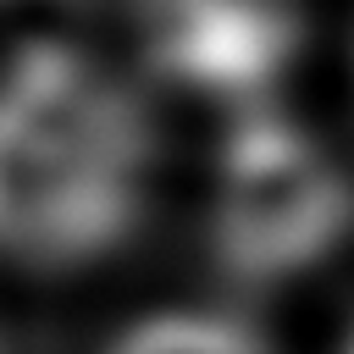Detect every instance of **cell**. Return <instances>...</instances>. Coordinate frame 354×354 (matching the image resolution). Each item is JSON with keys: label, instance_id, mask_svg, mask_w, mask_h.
<instances>
[{"label": "cell", "instance_id": "cell-4", "mask_svg": "<svg viewBox=\"0 0 354 354\" xmlns=\"http://www.w3.org/2000/svg\"><path fill=\"white\" fill-rule=\"evenodd\" d=\"M111 354H271L254 326L216 310H171L133 326Z\"/></svg>", "mask_w": 354, "mask_h": 354}, {"label": "cell", "instance_id": "cell-1", "mask_svg": "<svg viewBox=\"0 0 354 354\" xmlns=\"http://www.w3.org/2000/svg\"><path fill=\"white\" fill-rule=\"evenodd\" d=\"M149 160V111L100 55L22 44L0 66V260L66 271L122 249Z\"/></svg>", "mask_w": 354, "mask_h": 354}, {"label": "cell", "instance_id": "cell-5", "mask_svg": "<svg viewBox=\"0 0 354 354\" xmlns=\"http://www.w3.org/2000/svg\"><path fill=\"white\" fill-rule=\"evenodd\" d=\"M348 354H354V343H348Z\"/></svg>", "mask_w": 354, "mask_h": 354}, {"label": "cell", "instance_id": "cell-3", "mask_svg": "<svg viewBox=\"0 0 354 354\" xmlns=\"http://www.w3.org/2000/svg\"><path fill=\"white\" fill-rule=\"evenodd\" d=\"M133 22L166 83L238 111L266 105L304 44L299 0H133Z\"/></svg>", "mask_w": 354, "mask_h": 354}, {"label": "cell", "instance_id": "cell-2", "mask_svg": "<svg viewBox=\"0 0 354 354\" xmlns=\"http://www.w3.org/2000/svg\"><path fill=\"white\" fill-rule=\"evenodd\" d=\"M354 232V177L288 116L254 105L232 122L216 199L210 260L232 288H277L321 266Z\"/></svg>", "mask_w": 354, "mask_h": 354}]
</instances>
